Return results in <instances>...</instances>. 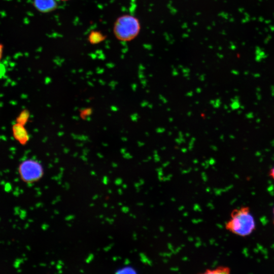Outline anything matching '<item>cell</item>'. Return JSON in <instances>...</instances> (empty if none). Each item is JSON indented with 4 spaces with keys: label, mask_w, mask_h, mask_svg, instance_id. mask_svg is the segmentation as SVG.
I'll list each match as a JSON object with an SVG mask.
<instances>
[{
    "label": "cell",
    "mask_w": 274,
    "mask_h": 274,
    "mask_svg": "<svg viewBox=\"0 0 274 274\" xmlns=\"http://www.w3.org/2000/svg\"><path fill=\"white\" fill-rule=\"evenodd\" d=\"M256 221L250 208L243 206L233 210L225 227L231 233L241 237L251 235L256 229Z\"/></svg>",
    "instance_id": "obj_1"
},
{
    "label": "cell",
    "mask_w": 274,
    "mask_h": 274,
    "mask_svg": "<svg viewBox=\"0 0 274 274\" xmlns=\"http://www.w3.org/2000/svg\"><path fill=\"white\" fill-rule=\"evenodd\" d=\"M139 30L137 20L133 16L124 15L118 18L114 22L113 31L117 39L127 41L133 39Z\"/></svg>",
    "instance_id": "obj_2"
},
{
    "label": "cell",
    "mask_w": 274,
    "mask_h": 274,
    "mask_svg": "<svg viewBox=\"0 0 274 274\" xmlns=\"http://www.w3.org/2000/svg\"><path fill=\"white\" fill-rule=\"evenodd\" d=\"M20 179L27 184L38 181L43 175L42 165L37 160L27 159L22 161L18 168Z\"/></svg>",
    "instance_id": "obj_3"
},
{
    "label": "cell",
    "mask_w": 274,
    "mask_h": 274,
    "mask_svg": "<svg viewBox=\"0 0 274 274\" xmlns=\"http://www.w3.org/2000/svg\"><path fill=\"white\" fill-rule=\"evenodd\" d=\"M12 134L14 138L20 144H25L29 140V135L24 125L16 122L12 126Z\"/></svg>",
    "instance_id": "obj_4"
},
{
    "label": "cell",
    "mask_w": 274,
    "mask_h": 274,
    "mask_svg": "<svg viewBox=\"0 0 274 274\" xmlns=\"http://www.w3.org/2000/svg\"><path fill=\"white\" fill-rule=\"evenodd\" d=\"M33 5L37 10L43 13L54 11L57 6L56 0H33Z\"/></svg>",
    "instance_id": "obj_5"
},
{
    "label": "cell",
    "mask_w": 274,
    "mask_h": 274,
    "mask_svg": "<svg viewBox=\"0 0 274 274\" xmlns=\"http://www.w3.org/2000/svg\"><path fill=\"white\" fill-rule=\"evenodd\" d=\"M88 41L91 44H95L102 41L105 37L99 31H91L88 36Z\"/></svg>",
    "instance_id": "obj_6"
},
{
    "label": "cell",
    "mask_w": 274,
    "mask_h": 274,
    "mask_svg": "<svg viewBox=\"0 0 274 274\" xmlns=\"http://www.w3.org/2000/svg\"><path fill=\"white\" fill-rule=\"evenodd\" d=\"M28 117V112L26 111H23L17 117L16 122L24 125L27 122Z\"/></svg>",
    "instance_id": "obj_7"
},
{
    "label": "cell",
    "mask_w": 274,
    "mask_h": 274,
    "mask_svg": "<svg viewBox=\"0 0 274 274\" xmlns=\"http://www.w3.org/2000/svg\"><path fill=\"white\" fill-rule=\"evenodd\" d=\"M230 269L227 267H220L214 270H210L208 273H229Z\"/></svg>",
    "instance_id": "obj_8"
},
{
    "label": "cell",
    "mask_w": 274,
    "mask_h": 274,
    "mask_svg": "<svg viewBox=\"0 0 274 274\" xmlns=\"http://www.w3.org/2000/svg\"><path fill=\"white\" fill-rule=\"evenodd\" d=\"M195 138L193 137L191 139L189 143V145H188V149L191 150L193 149V146H194V143L195 142Z\"/></svg>",
    "instance_id": "obj_9"
},
{
    "label": "cell",
    "mask_w": 274,
    "mask_h": 274,
    "mask_svg": "<svg viewBox=\"0 0 274 274\" xmlns=\"http://www.w3.org/2000/svg\"><path fill=\"white\" fill-rule=\"evenodd\" d=\"M185 139L184 137H178V138L175 139V142L178 144L180 145L181 144L185 142Z\"/></svg>",
    "instance_id": "obj_10"
},
{
    "label": "cell",
    "mask_w": 274,
    "mask_h": 274,
    "mask_svg": "<svg viewBox=\"0 0 274 274\" xmlns=\"http://www.w3.org/2000/svg\"><path fill=\"white\" fill-rule=\"evenodd\" d=\"M220 103L221 102H220V99H217L216 100H214L212 105L214 108H217L220 106Z\"/></svg>",
    "instance_id": "obj_11"
},
{
    "label": "cell",
    "mask_w": 274,
    "mask_h": 274,
    "mask_svg": "<svg viewBox=\"0 0 274 274\" xmlns=\"http://www.w3.org/2000/svg\"><path fill=\"white\" fill-rule=\"evenodd\" d=\"M4 48V47L3 44L0 42V61L1 60L3 55Z\"/></svg>",
    "instance_id": "obj_12"
},
{
    "label": "cell",
    "mask_w": 274,
    "mask_h": 274,
    "mask_svg": "<svg viewBox=\"0 0 274 274\" xmlns=\"http://www.w3.org/2000/svg\"><path fill=\"white\" fill-rule=\"evenodd\" d=\"M159 98L163 104H166L167 102V99L162 95H159Z\"/></svg>",
    "instance_id": "obj_13"
},
{
    "label": "cell",
    "mask_w": 274,
    "mask_h": 274,
    "mask_svg": "<svg viewBox=\"0 0 274 274\" xmlns=\"http://www.w3.org/2000/svg\"><path fill=\"white\" fill-rule=\"evenodd\" d=\"M165 131V129L163 127H158L156 129V132L158 133H162Z\"/></svg>",
    "instance_id": "obj_14"
},
{
    "label": "cell",
    "mask_w": 274,
    "mask_h": 274,
    "mask_svg": "<svg viewBox=\"0 0 274 274\" xmlns=\"http://www.w3.org/2000/svg\"><path fill=\"white\" fill-rule=\"evenodd\" d=\"M148 104L149 102L147 100H144L141 102V106L143 108H145L146 107H147Z\"/></svg>",
    "instance_id": "obj_15"
},
{
    "label": "cell",
    "mask_w": 274,
    "mask_h": 274,
    "mask_svg": "<svg viewBox=\"0 0 274 274\" xmlns=\"http://www.w3.org/2000/svg\"><path fill=\"white\" fill-rule=\"evenodd\" d=\"M269 176L274 181V167H273L269 172Z\"/></svg>",
    "instance_id": "obj_16"
},
{
    "label": "cell",
    "mask_w": 274,
    "mask_h": 274,
    "mask_svg": "<svg viewBox=\"0 0 274 274\" xmlns=\"http://www.w3.org/2000/svg\"><path fill=\"white\" fill-rule=\"evenodd\" d=\"M154 156L155 159L156 160V161H158L159 157L157 154V151L156 150L154 151Z\"/></svg>",
    "instance_id": "obj_17"
},
{
    "label": "cell",
    "mask_w": 274,
    "mask_h": 274,
    "mask_svg": "<svg viewBox=\"0 0 274 274\" xmlns=\"http://www.w3.org/2000/svg\"><path fill=\"white\" fill-rule=\"evenodd\" d=\"M141 84L143 87H145L147 84V82L146 79L142 80L141 81Z\"/></svg>",
    "instance_id": "obj_18"
},
{
    "label": "cell",
    "mask_w": 274,
    "mask_h": 274,
    "mask_svg": "<svg viewBox=\"0 0 274 274\" xmlns=\"http://www.w3.org/2000/svg\"><path fill=\"white\" fill-rule=\"evenodd\" d=\"M139 116L137 114H134L133 115H132V120L133 121H137L138 119Z\"/></svg>",
    "instance_id": "obj_19"
},
{
    "label": "cell",
    "mask_w": 274,
    "mask_h": 274,
    "mask_svg": "<svg viewBox=\"0 0 274 274\" xmlns=\"http://www.w3.org/2000/svg\"><path fill=\"white\" fill-rule=\"evenodd\" d=\"M193 93L192 91H188L186 93V95L187 96H188V97H191L192 96H193Z\"/></svg>",
    "instance_id": "obj_20"
},
{
    "label": "cell",
    "mask_w": 274,
    "mask_h": 274,
    "mask_svg": "<svg viewBox=\"0 0 274 274\" xmlns=\"http://www.w3.org/2000/svg\"><path fill=\"white\" fill-rule=\"evenodd\" d=\"M195 91L196 92H197V93H199L201 92V89L199 87H198L196 89Z\"/></svg>",
    "instance_id": "obj_21"
},
{
    "label": "cell",
    "mask_w": 274,
    "mask_h": 274,
    "mask_svg": "<svg viewBox=\"0 0 274 274\" xmlns=\"http://www.w3.org/2000/svg\"><path fill=\"white\" fill-rule=\"evenodd\" d=\"M187 151V149L186 148H182L181 149V151L183 152V153H186Z\"/></svg>",
    "instance_id": "obj_22"
},
{
    "label": "cell",
    "mask_w": 274,
    "mask_h": 274,
    "mask_svg": "<svg viewBox=\"0 0 274 274\" xmlns=\"http://www.w3.org/2000/svg\"><path fill=\"white\" fill-rule=\"evenodd\" d=\"M138 145L139 146L142 147L145 145V143L142 142H139Z\"/></svg>",
    "instance_id": "obj_23"
},
{
    "label": "cell",
    "mask_w": 274,
    "mask_h": 274,
    "mask_svg": "<svg viewBox=\"0 0 274 274\" xmlns=\"http://www.w3.org/2000/svg\"><path fill=\"white\" fill-rule=\"evenodd\" d=\"M211 148L212 149L214 150H217L216 147H215V146H214V145H213V146H211Z\"/></svg>",
    "instance_id": "obj_24"
},
{
    "label": "cell",
    "mask_w": 274,
    "mask_h": 274,
    "mask_svg": "<svg viewBox=\"0 0 274 274\" xmlns=\"http://www.w3.org/2000/svg\"><path fill=\"white\" fill-rule=\"evenodd\" d=\"M147 107L150 109H152L153 105L151 104H149Z\"/></svg>",
    "instance_id": "obj_25"
},
{
    "label": "cell",
    "mask_w": 274,
    "mask_h": 274,
    "mask_svg": "<svg viewBox=\"0 0 274 274\" xmlns=\"http://www.w3.org/2000/svg\"><path fill=\"white\" fill-rule=\"evenodd\" d=\"M168 120L169 122H172L173 121V118L172 117H169L168 118Z\"/></svg>",
    "instance_id": "obj_26"
},
{
    "label": "cell",
    "mask_w": 274,
    "mask_h": 274,
    "mask_svg": "<svg viewBox=\"0 0 274 274\" xmlns=\"http://www.w3.org/2000/svg\"><path fill=\"white\" fill-rule=\"evenodd\" d=\"M191 115H192V112H190V111L188 112V113H187V116H191Z\"/></svg>",
    "instance_id": "obj_27"
},
{
    "label": "cell",
    "mask_w": 274,
    "mask_h": 274,
    "mask_svg": "<svg viewBox=\"0 0 274 274\" xmlns=\"http://www.w3.org/2000/svg\"><path fill=\"white\" fill-rule=\"evenodd\" d=\"M272 214H273V223L274 224V207L272 210Z\"/></svg>",
    "instance_id": "obj_28"
},
{
    "label": "cell",
    "mask_w": 274,
    "mask_h": 274,
    "mask_svg": "<svg viewBox=\"0 0 274 274\" xmlns=\"http://www.w3.org/2000/svg\"><path fill=\"white\" fill-rule=\"evenodd\" d=\"M185 135H186V137H189L190 136V134L189 133H188V132H186L185 133Z\"/></svg>",
    "instance_id": "obj_29"
},
{
    "label": "cell",
    "mask_w": 274,
    "mask_h": 274,
    "mask_svg": "<svg viewBox=\"0 0 274 274\" xmlns=\"http://www.w3.org/2000/svg\"><path fill=\"white\" fill-rule=\"evenodd\" d=\"M172 134V132L171 131L168 132V135H171Z\"/></svg>",
    "instance_id": "obj_30"
},
{
    "label": "cell",
    "mask_w": 274,
    "mask_h": 274,
    "mask_svg": "<svg viewBox=\"0 0 274 274\" xmlns=\"http://www.w3.org/2000/svg\"><path fill=\"white\" fill-rule=\"evenodd\" d=\"M145 134H146V135L147 136H148L149 135V133H148V132H146Z\"/></svg>",
    "instance_id": "obj_31"
},
{
    "label": "cell",
    "mask_w": 274,
    "mask_h": 274,
    "mask_svg": "<svg viewBox=\"0 0 274 274\" xmlns=\"http://www.w3.org/2000/svg\"><path fill=\"white\" fill-rule=\"evenodd\" d=\"M58 1L65 2V1H69V0H58Z\"/></svg>",
    "instance_id": "obj_32"
},
{
    "label": "cell",
    "mask_w": 274,
    "mask_h": 274,
    "mask_svg": "<svg viewBox=\"0 0 274 274\" xmlns=\"http://www.w3.org/2000/svg\"><path fill=\"white\" fill-rule=\"evenodd\" d=\"M162 149V150H164V149H165V147H162V149Z\"/></svg>",
    "instance_id": "obj_33"
},
{
    "label": "cell",
    "mask_w": 274,
    "mask_h": 274,
    "mask_svg": "<svg viewBox=\"0 0 274 274\" xmlns=\"http://www.w3.org/2000/svg\"><path fill=\"white\" fill-rule=\"evenodd\" d=\"M167 110L169 111L170 110V109L169 108H168V109H167Z\"/></svg>",
    "instance_id": "obj_34"
}]
</instances>
